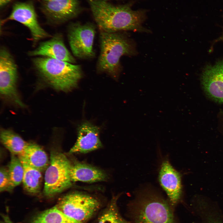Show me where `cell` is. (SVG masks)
<instances>
[{
	"label": "cell",
	"instance_id": "6da1fadb",
	"mask_svg": "<svg viewBox=\"0 0 223 223\" xmlns=\"http://www.w3.org/2000/svg\"><path fill=\"white\" fill-rule=\"evenodd\" d=\"M100 31L150 33L142 26L146 18L143 10H133L129 4L115 5L104 0H86Z\"/></svg>",
	"mask_w": 223,
	"mask_h": 223
},
{
	"label": "cell",
	"instance_id": "7a4b0ae2",
	"mask_svg": "<svg viewBox=\"0 0 223 223\" xmlns=\"http://www.w3.org/2000/svg\"><path fill=\"white\" fill-rule=\"evenodd\" d=\"M100 51L97 64L100 72L109 74L117 79L121 69L120 59L121 56L137 54L134 41L126 34L100 31Z\"/></svg>",
	"mask_w": 223,
	"mask_h": 223
},
{
	"label": "cell",
	"instance_id": "3957f363",
	"mask_svg": "<svg viewBox=\"0 0 223 223\" xmlns=\"http://www.w3.org/2000/svg\"><path fill=\"white\" fill-rule=\"evenodd\" d=\"M33 62L42 80L57 90H72L77 86L83 76L81 67L79 65L44 57H36Z\"/></svg>",
	"mask_w": 223,
	"mask_h": 223
},
{
	"label": "cell",
	"instance_id": "277c9868",
	"mask_svg": "<svg viewBox=\"0 0 223 223\" xmlns=\"http://www.w3.org/2000/svg\"><path fill=\"white\" fill-rule=\"evenodd\" d=\"M130 211L132 223H176L170 203L151 190L139 194Z\"/></svg>",
	"mask_w": 223,
	"mask_h": 223
},
{
	"label": "cell",
	"instance_id": "5b68a950",
	"mask_svg": "<svg viewBox=\"0 0 223 223\" xmlns=\"http://www.w3.org/2000/svg\"><path fill=\"white\" fill-rule=\"evenodd\" d=\"M49 165L46 170L43 194L46 197H52L72 185L70 175L71 163L63 153L52 151Z\"/></svg>",
	"mask_w": 223,
	"mask_h": 223
},
{
	"label": "cell",
	"instance_id": "8992f818",
	"mask_svg": "<svg viewBox=\"0 0 223 223\" xmlns=\"http://www.w3.org/2000/svg\"><path fill=\"white\" fill-rule=\"evenodd\" d=\"M17 66L12 55L5 47L0 50V92L5 101L15 106L25 107L17 89Z\"/></svg>",
	"mask_w": 223,
	"mask_h": 223
},
{
	"label": "cell",
	"instance_id": "52a82bcc",
	"mask_svg": "<svg viewBox=\"0 0 223 223\" xmlns=\"http://www.w3.org/2000/svg\"><path fill=\"white\" fill-rule=\"evenodd\" d=\"M55 206L69 217L84 223L98 210L100 203L92 196L75 192L60 198Z\"/></svg>",
	"mask_w": 223,
	"mask_h": 223
},
{
	"label": "cell",
	"instance_id": "ba28073f",
	"mask_svg": "<svg viewBox=\"0 0 223 223\" xmlns=\"http://www.w3.org/2000/svg\"><path fill=\"white\" fill-rule=\"evenodd\" d=\"M95 33V27L91 23L82 24L76 22L69 25L68 38L75 56L83 59H90L94 57L93 43Z\"/></svg>",
	"mask_w": 223,
	"mask_h": 223
},
{
	"label": "cell",
	"instance_id": "9c48e42d",
	"mask_svg": "<svg viewBox=\"0 0 223 223\" xmlns=\"http://www.w3.org/2000/svg\"><path fill=\"white\" fill-rule=\"evenodd\" d=\"M9 20L16 21L27 27L34 44L42 39L50 37L39 24L33 3L31 1L14 3L11 13L3 22Z\"/></svg>",
	"mask_w": 223,
	"mask_h": 223
},
{
	"label": "cell",
	"instance_id": "30bf717a",
	"mask_svg": "<svg viewBox=\"0 0 223 223\" xmlns=\"http://www.w3.org/2000/svg\"><path fill=\"white\" fill-rule=\"evenodd\" d=\"M40 8L48 22L53 25L62 24L74 18L82 10L78 0L42 1Z\"/></svg>",
	"mask_w": 223,
	"mask_h": 223
},
{
	"label": "cell",
	"instance_id": "8fae6325",
	"mask_svg": "<svg viewBox=\"0 0 223 223\" xmlns=\"http://www.w3.org/2000/svg\"><path fill=\"white\" fill-rule=\"evenodd\" d=\"M181 175L167 159L162 162L159 174L160 186L166 193L171 206L180 201L182 194Z\"/></svg>",
	"mask_w": 223,
	"mask_h": 223
},
{
	"label": "cell",
	"instance_id": "7c38bea8",
	"mask_svg": "<svg viewBox=\"0 0 223 223\" xmlns=\"http://www.w3.org/2000/svg\"><path fill=\"white\" fill-rule=\"evenodd\" d=\"M201 81L209 96L223 103V59L205 67L201 74Z\"/></svg>",
	"mask_w": 223,
	"mask_h": 223
},
{
	"label": "cell",
	"instance_id": "4fadbf2b",
	"mask_svg": "<svg viewBox=\"0 0 223 223\" xmlns=\"http://www.w3.org/2000/svg\"><path fill=\"white\" fill-rule=\"evenodd\" d=\"M31 56L44 57L68 62L76 63L75 59L66 47L62 35L59 33L40 43L35 49L28 52Z\"/></svg>",
	"mask_w": 223,
	"mask_h": 223
},
{
	"label": "cell",
	"instance_id": "5bb4252c",
	"mask_svg": "<svg viewBox=\"0 0 223 223\" xmlns=\"http://www.w3.org/2000/svg\"><path fill=\"white\" fill-rule=\"evenodd\" d=\"M99 129L88 121L82 122L77 129V137L70 153H85L102 146L99 138Z\"/></svg>",
	"mask_w": 223,
	"mask_h": 223
},
{
	"label": "cell",
	"instance_id": "9a60e30c",
	"mask_svg": "<svg viewBox=\"0 0 223 223\" xmlns=\"http://www.w3.org/2000/svg\"><path fill=\"white\" fill-rule=\"evenodd\" d=\"M193 211L196 220L194 223H223V215L215 203L200 196L194 199Z\"/></svg>",
	"mask_w": 223,
	"mask_h": 223
},
{
	"label": "cell",
	"instance_id": "2e32d148",
	"mask_svg": "<svg viewBox=\"0 0 223 223\" xmlns=\"http://www.w3.org/2000/svg\"><path fill=\"white\" fill-rule=\"evenodd\" d=\"M70 175L72 182L92 183L104 181L107 178L106 174L99 169L77 162L71 164Z\"/></svg>",
	"mask_w": 223,
	"mask_h": 223
},
{
	"label": "cell",
	"instance_id": "e0dca14e",
	"mask_svg": "<svg viewBox=\"0 0 223 223\" xmlns=\"http://www.w3.org/2000/svg\"><path fill=\"white\" fill-rule=\"evenodd\" d=\"M19 158L41 172L45 171L50 162L46 152L39 145L28 143Z\"/></svg>",
	"mask_w": 223,
	"mask_h": 223
},
{
	"label": "cell",
	"instance_id": "ac0fdd59",
	"mask_svg": "<svg viewBox=\"0 0 223 223\" xmlns=\"http://www.w3.org/2000/svg\"><path fill=\"white\" fill-rule=\"evenodd\" d=\"M20 160L24 169L22 182L24 189L30 194L38 193L40 191L42 182L41 172L31 166L25 161Z\"/></svg>",
	"mask_w": 223,
	"mask_h": 223
},
{
	"label": "cell",
	"instance_id": "d6986e66",
	"mask_svg": "<svg viewBox=\"0 0 223 223\" xmlns=\"http://www.w3.org/2000/svg\"><path fill=\"white\" fill-rule=\"evenodd\" d=\"M0 139L2 144L11 154L17 156L23 153L28 144L19 135L9 129H1Z\"/></svg>",
	"mask_w": 223,
	"mask_h": 223
},
{
	"label": "cell",
	"instance_id": "ffe728a7",
	"mask_svg": "<svg viewBox=\"0 0 223 223\" xmlns=\"http://www.w3.org/2000/svg\"><path fill=\"white\" fill-rule=\"evenodd\" d=\"M31 223H81L53 207L39 212L31 220Z\"/></svg>",
	"mask_w": 223,
	"mask_h": 223
},
{
	"label": "cell",
	"instance_id": "44dd1931",
	"mask_svg": "<svg viewBox=\"0 0 223 223\" xmlns=\"http://www.w3.org/2000/svg\"><path fill=\"white\" fill-rule=\"evenodd\" d=\"M117 196H114L98 217L97 223H132L125 219L118 208Z\"/></svg>",
	"mask_w": 223,
	"mask_h": 223
},
{
	"label": "cell",
	"instance_id": "7402d4cb",
	"mask_svg": "<svg viewBox=\"0 0 223 223\" xmlns=\"http://www.w3.org/2000/svg\"><path fill=\"white\" fill-rule=\"evenodd\" d=\"M16 156L11 154L8 168L10 181V191L22 182L23 177V166L18 157Z\"/></svg>",
	"mask_w": 223,
	"mask_h": 223
},
{
	"label": "cell",
	"instance_id": "603a6c76",
	"mask_svg": "<svg viewBox=\"0 0 223 223\" xmlns=\"http://www.w3.org/2000/svg\"><path fill=\"white\" fill-rule=\"evenodd\" d=\"M10 181L8 168L2 167L0 170V191H10Z\"/></svg>",
	"mask_w": 223,
	"mask_h": 223
},
{
	"label": "cell",
	"instance_id": "cb8c5ba5",
	"mask_svg": "<svg viewBox=\"0 0 223 223\" xmlns=\"http://www.w3.org/2000/svg\"><path fill=\"white\" fill-rule=\"evenodd\" d=\"M1 216V219L0 223H14L8 214L2 213Z\"/></svg>",
	"mask_w": 223,
	"mask_h": 223
},
{
	"label": "cell",
	"instance_id": "d4e9b609",
	"mask_svg": "<svg viewBox=\"0 0 223 223\" xmlns=\"http://www.w3.org/2000/svg\"><path fill=\"white\" fill-rule=\"evenodd\" d=\"M14 0H0V7L3 8Z\"/></svg>",
	"mask_w": 223,
	"mask_h": 223
},
{
	"label": "cell",
	"instance_id": "484cf974",
	"mask_svg": "<svg viewBox=\"0 0 223 223\" xmlns=\"http://www.w3.org/2000/svg\"><path fill=\"white\" fill-rule=\"evenodd\" d=\"M223 41V33L222 35L217 39L215 42H217L219 41Z\"/></svg>",
	"mask_w": 223,
	"mask_h": 223
},
{
	"label": "cell",
	"instance_id": "4316f807",
	"mask_svg": "<svg viewBox=\"0 0 223 223\" xmlns=\"http://www.w3.org/2000/svg\"><path fill=\"white\" fill-rule=\"evenodd\" d=\"M56 0H42L43 1H55Z\"/></svg>",
	"mask_w": 223,
	"mask_h": 223
},
{
	"label": "cell",
	"instance_id": "83f0119b",
	"mask_svg": "<svg viewBox=\"0 0 223 223\" xmlns=\"http://www.w3.org/2000/svg\"><path fill=\"white\" fill-rule=\"evenodd\" d=\"M104 0L107 1V0Z\"/></svg>",
	"mask_w": 223,
	"mask_h": 223
}]
</instances>
